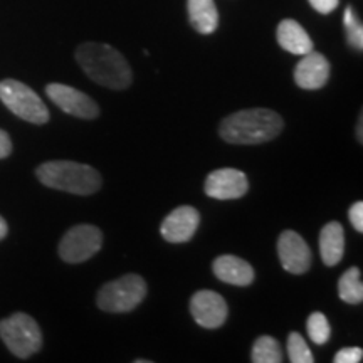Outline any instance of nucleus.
Here are the masks:
<instances>
[{"label":"nucleus","mask_w":363,"mask_h":363,"mask_svg":"<svg viewBox=\"0 0 363 363\" xmlns=\"http://www.w3.org/2000/svg\"><path fill=\"white\" fill-rule=\"evenodd\" d=\"M249 180L238 169H217L207 175L206 194L217 201H234L247 194Z\"/></svg>","instance_id":"nucleus-10"},{"label":"nucleus","mask_w":363,"mask_h":363,"mask_svg":"<svg viewBox=\"0 0 363 363\" xmlns=\"http://www.w3.org/2000/svg\"><path fill=\"white\" fill-rule=\"evenodd\" d=\"M147 296V283L138 274H125L98 291V308L106 313L133 311Z\"/></svg>","instance_id":"nucleus-4"},{"label":"nucleus","mask_w":363,"mask_h":363,"mask_svg":"<svg viewBox=\"0 0 363 363\" xmlns=\"http://www.w3.org/2000/svg\"><path fill=\"white\" fill-rule=\"evenodd\" d=\"M363 358V350L358 347H348L340 350L337 355H335L333 362L335 363H360Z\"/></svg>","instance_id":"nucleus-23"},{"label":"nucleus","mask_w":363,"mask_h":363,"mask_svg":"<svg viewBox=\"0 0 363 363\" xmlns=\"http://www.w3.org/2000/svg\"><path fill=\"white\" fill-rule=\"evenodd\" d=\"M288 355L289 362L293 363H313L315 358H313V353L305 342V338L301 335L293 331V333L288 335Z\"/></svg>","instance_id":"nucleus-22"},{"label":"nucleus","mask_w":363,"mask_h":363,"mask_svg":"<svg viewBox=\"0 0 363 363\" xmlns=\"http://www.w3.org/2000/svg\"><path fill=\"white\" fill-rule=\"evenodd\" d=\"M320 254L326 266H337L345 254V229L337 220H331L321 229Z\"/></svg>","instance_id":"nucleus-16"},{"label":"nucleus","mask_w":363,"mask_h":363,"mask_svg":"<svg viewBox=\"0 0 363 363\" xmlns=\"http://www.w3.org/2000/svg\"><path fill=\"white\" fill-rule=\"evenodd\" d=\"M35 175L45 187L74 195H91L98 192L103 185V179L96 169L69 160L45 162L38 167Z\"/></svg>","instance_id":"nucleus-3"},{"label":"nucleus","mask_w":363,"mask_h":363,"mask_svg":"<svg viewBox=\"0 0 363 363\" xmlns=\"http://www.w3.org/2000/svg\"><path fill=\"white\" fill-rule=\"evenodd\" d=\"M103 246V234L96 225L79 224L71 227L59 242V256L69 264L91 259Z\"/></svg>","instance_id":"nucleus-7"},{"label":"nucleus","mask_w":363,"mask_h":363,"mask_svg":"<svg viewBox=\"0 0 363 363\" xmlns=\"http://www.w3.org/2000/svg\"><path fill=\"white\" fill-rule=\"evenodd\" d=\"M348 219H350L353 229L357 233H363V202H355L348 211Z\"/></svg>","instance_id":"nucleus-24"},{"label":"nucleus","mask_w":363,"mask_h":363,"mask_svg":"<svg viewBox=\"0 0 363 363\" xmlns=\"http://www.w3.org/2000/svg\"><path fill=\"white\" fill-rule=\"evenodd\" d=\"M330 62L323 54L308 52L303 56L294 69V81L303 89H321L328 83Z\"/></svg>","instance_id":"nucleus-13"},{"label":"nucleus","mask_w":363,"mask_h":363,"mask_svg":"<svg viewBox=\"0 0 363 363\" xmlns=\"http://www.w3.org/2000/svg\"><path fill=\"white\" fill-rule=\"evenodd\" d=\"M9 233V227H7V222L4 219L2 216H0V240L6 239V235Z\"/></svg>","instance_id":"nucleus-27"},{"label":"nucleus","mask_w":363,"mask_h":363,"mask_svg":"<svg viewBox=\"0 0 363 363\" xmlns=\"http://www.w3.org/2000/svg\"><path fill=\"white\" fill-rule=\"evenodd\" d=\"M283 128V118L276 111L251 108L225 116L220 121L219 135L233 145H261L274 140Z\"/></svg>","instance_id":"nucleus-2"},{"label":"nucleus","mask_w":363,"mask_h":363,"mask_svg":"<svg viewBox=\"0 0 363 363\" xmlns=\"http://www.w3.org/2000/svg\"><path fill=\"white\" fill-rule=\"evenodd\" d=\"M190 313H192L195 323L201 325L202 328L216 330L225 323L229 308L219 293L211 291V289H201L190 299Z\"/></svg>","instance_id":"nucleus-9"},{"label":"nucleus","mask_w":363,"mask_h":363,"mask_svg":"<svg viewBox=\"0 0 363 363\" xmlns=\"http://www.w3.org/2000/svg\"><path fill=\"white\" fill-rule=\"evenodd\" d=\"M306 330H308V335H310L311 342L316 345H325L331 337V328H330L328 320H326V316L320 311L311 313L310 318H308Z\"/></svg>","instance_id":"nucleus-21"},{"label":"nucleus","mask_w":363,"mask_h":363,"mask_svg":"<svg viewBox=\"0 0 363 363\" xmlns=\"http://www.w3.org/2000/svg\"><path fill=\"white\" fill-rule=\"evenodd\" d=\"M11 152H12L11 136L7 135V131L0 128V160H2V158H7L11 155Z\"/></svg>","instance_id":"nucleus-26"},{"label":"nucleus","mask_w":363,"mask_h":363,"mask_svg":"<svg viewBox=\"0 0 363 363\" xmlns=\"http://www.w3.org/2000/svg\"><path fill=\"white\" fill-rule=\"evenodd\" d=\"M76 61L89 79L104 88L126 89L133 79L128 61L110 44H81L76 49Z\"/></svg>","instance_id":"nucleus-1"},{"label":"nucleus","mask_w":363,"mask_h":363,"mask_svg":"<svg viewBox=\"0 0 363 363\" xmlns=\"http://www.w3.org/2000/svg\"><path fill=\"white\" fill-rule=\"evenodd\" d=\"M0 338L17 358H29L43 348L38 321L26 313H13L0 321Z\"/></svg>","instance_id":"nucleus-5"},{"label":"nucleus","mask_w":363,"mask_h":363,"mask_svg":"<svg viewBox=\"0 0 363 363\" xmlns=\"http://www.w3.org/2000/svg\"><path fill=\"white\" fill-rule=\"evenodd\" d=\"M199 224H201V216H199L197 208L190 206H180L174 208L163 219L160 225V234L167 242H189L195 235V233H197Z\"/></svg>","instance_id":"nucleus-12"},{"label":"nucleus","mask_w":363,"mask_h":363,"mask_svg":"<svg viewBox=\"0 0 363 363\" xmlns=\"http://www.w3.org/2000/svg\"><path fill=\"white\" fill-rule=\"evenodd\" d=\"M190 24L199 34H212L219 27V11L214 0H187Z\"/></svg>","instance_id":"nucleus-17"},{"label":"nucleus","mask_w":363,"mask_h":363,"mask_svg":"<svg viewBox=\"0 0 363 363\" xmlns=\"http://www.w3.org/2000/svg\"><path fill=\"white\" fill-rule=\"evenodd\" d=\"M0 101L22 120L34 125L49 121V110L34 89L16 79L0 81Z\"/></svg>","instance_id":"nucleus-6"},{"label":"nucleus","mask_w":363,"mask_h":363,"mask_svg":"<svg viewBox=\"0 0 363 363\" xmlns=\"http://www.w3.org/2000/svg\"><path fill=\"white\" fill-rule=\"evenodd\" d=\"M338 296L348 305H360L363 301L362 272L358 267H350L338 281Z\"/></svg>","instance_id":"nucleus-18"},{"label":"nucleus","mask_w":363,"mask_h":363,"mask_svg":"<svg viewBox=\"0 0 363 363\" xmlns=\"http://www.w3.org/2000/svg\"><path fill=\"white\" fill-rule=\"evenodd\" d=\"M362 120H363V116H360V120H358V140H360V143H362V140H363V123H362Z\"/></svg>","instance_id":"nucleus-28"},{"label":"nucleus","mask_w":363,"mask_h":363,"mask_svg":"<svg viewBox=\"0 0 363 363\" xmlns=\"http://www.w3.org/2000/svg\"><path fill=\"white\" fill-rule=\"evenodd\" d=\"M343 27L345 33H347V40L348 44H350V48L357 49V51H363V26L352 6L345 9Z\"/></svg>","instance_id":"nucleus-20"},{"label":"nucleus","mask_w":363,"mask_h":363,"mask_svg":"<svg viewBox=\"0 0 363 363\" xmlns=\"http://www.w3.org/2000/svg\"><path fill=\"white\" fill-rule=\"evenodd\" d=\"M251 360L254 363H281L283 362V352L278 340L272 337H259L252 345Z\"/></svg>","instance_id":"nucleus-19"},{"label":"nucleus","mask_w":363,"mask_h":363,"mask_svg":"<svg viewBox=\"0 0 363 363\" xmlns=\"http://www.w3.org/2000/svg\"><path fill=\"white\" fill-rule=\"evenodd\" d=\"M212 271L222 283L239 286V288H246L254 281L252 266L247 261L238 256H230V254L217 257L212 264Z\"/></svg>","instance_id":"nucleus-14"},{"label":"nucleus","mask_w":363,"mask_h":363,"mask_svg":"<svg viewBox=\"0 0 363 363\" xmlns=\"http://www.w3.org/2000/svg\"><path fill=\"white\" fill-rule=\"evenodd\" d=\"M45 93H48L49 99L67 115L83 118V120H94L99 115V106L96 101L83 91L71 88V86L51 83L45 86Z\"/></svg>","instance_id":"nucleus-8"},{"label":"nucleus","mask_w":363,"mask_h":363,"mask_svg":"<svg viewBox=\"0 0 363 363\" xmlns=\"http://www.w3.org/2000/svg\"><path fill=\"white\" fill-rule=\"evenodd\" d=\"M278 256L284 271L291 274H303L311 266V249L294 230H284L278 239Z\"/></svg>","instance_id":"nucleus-11"},{"label":"nucleus","mask_w":363,"mask_h":363,"mask_svg":"<svg viewBox=\"0 0 363 363\" xmlns=\"http://www.w3.org/2000/svg\"><path fill=\"white\" fill-rule=\"evenodd\" d=\"M276 38L284 51L296 54V56H305L313 51V40L303 26L293 19H284L279 22Z\"/></svg>","instance_id":"nucleus-15"},{"label":"nucleus","mask_w":363,"mask_h":363,"mask_svg":"<svg viewBox=\"0 0 363 363\" xmlns=\"http://www.w3.org/2000/svg\"><path fill=\"white\" fill-rule=\"evenodd\" d=\"M308 2L311 4V7L315 9L316 12L323 13V16H326V13L333 12L335 9L338 7L340 0H308Z\"/></svg>","instance_id":"nucleus-25"}]
</instances>
